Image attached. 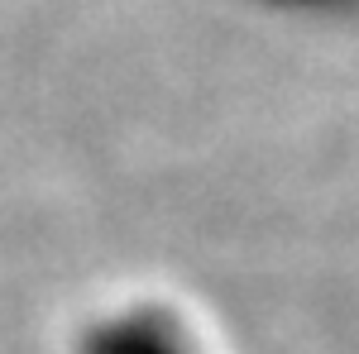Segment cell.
<instances>
[{"label":"cell","mask_w":359,"mask_h":354,"mask_svg":"<svg viewBox=\"0 0 359 354\" xmlns=\"http://www.w3.org/2000/svg\"><path fill=\"white\" fill-rule=\"evenodd\" d=\"M82 354H187V345L158 316H125L91 330L82 340Z\"/></svg>","instance_id":"obj_1"}]
</instances>
